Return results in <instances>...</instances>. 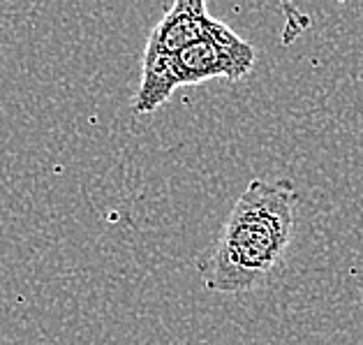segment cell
I'll return each instance as SVG.
<instances>
[{"mask_svg": "<svg viewBox=\"0 0 363 345\" xmlns=\"http://www.w3.org/2000/svg\"><path fill=\"white\" fill-rule=\"evenodd\" d=\"M296 229V190L289 181L252 179L229 214L223 232L199 258V276L211 292L241 295L264 285Z\"/></svg>", "mask_w": 363, "mask_h": 345, "instance_id": "obj_1", "label": "cell"}, {"mask_svg": "<svg viewBox=\"0 0 363 345\" xmlns=\"http://www.w3.org/2000/svg\"><path fill=\"white\" fill-rule=\"evenodd\" d=\"M257 51L241 35L227 28L211 38L190 44L176 56L141 67V82L137 88L132 111L150 114L169 100L176 88L208 82V79H243L252 72Z\"/></svg>", "mask_w": 363, "mask_h": 345, "instance_id": "obj_2", "label": "cell"}, {"mask_svg": "<svg viewBox=\"0 0 363 345\" xmlns=\"http://www.w3.org/2000/svg\"><path fill=\"white\" fill-rule=\"evenodd\" d=\"M227 23L213 19L203 0H176L169 7V12L150 31L141 67L162 63L185 47H190V44L223 33Z\"/></svg>", "mask_w": 363, "mask_h": 345, "instance_id": "obj_3", "label": "cell"}]
</instances>
